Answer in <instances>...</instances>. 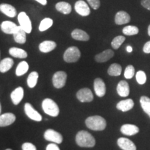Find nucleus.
<instances>
[{
  "mask_svg": "<svg viewBox=\"0 0 150 150\" xmlns=\"http://www.w3.org/2000/svg\"><path fill=\"white\" fill-rule=\"evenodd\" d=\"M76 142L81 147H93L96 141L91 134L86 131H79L76 134Z\"/></svg>",
  "mask_w": 150,
  "mask_h": 150,
  "instance_id": "1",
  "label": "nucleus"
},
{
  "mask_svg": "<svg viewBox=\"0 0 150 150\" xmlns=\"http://www.w3.org/2000/svg\"><path fill=\"white\" fill-rule=\"evenodd\" d=\"M86 125L88 128L93 131H103L106 127V121L99 115L91 116L86 118Z\"/></svg>",
  "mask_w": 150,
  "mask_h": 150,
  "instance_id": "2",
  "label": "nucleus"
},
{
  "mask_svg": "<svg viewBox=\"0 0 150 150\" xmlns=\"http://www.w3.org/2000/svg\"><path fill=\"white\" fill-rule=\"evenodd\" d=\"M42 108L46 114L52 117H57L59 115V106L52 99H45L42 102Z\"/></svg>",
  "mask_w": 150,
  "mask_h": 150,
  "instance_id": "3",
  "label": "nucleus"
},
{
  "mask_svg": "<svg viewBox=\"0 0 150 150\" xmlns=\"http://www.w3.org/2000/svg\"><path fill=\"white\" fill-rule=\"evenodd\" d=\"M81 57V52L76 47L72 46L67 48L63 54V59L67 63H75Z\"/></svg>",
  "mask_w": 150,
  "mask_h": 150,
  "instance_id": "4",
  "label": "nucleus"
},
{
  "mask_svg": "<svg viewBox=\"0 0 150 150\" xmlns=\"http://www.w3.org/2000/svg\"><path fill=\"white\" fill-rule=\"evenodd\" d=\"M67 77V75L66 72H63V71L56 72L52 77V83H53L54 87L58 89L64 87L66 83Z\"/></svg>",
  "mask_w": 150,
  "mask_h": 150,
  "instance_id": "5",
  "label": "nucleus"
},
{
  "mask_svg": "<svg viewBox=\"0 0 150 150\" xmlns=\"http://www.w3.org/2000/svg\"><path fill=\"white\" fill-rule=\"evenodd\" d=\"M44 138L47 141H50L56 144H61L63 142V136L55 130L52 129H47L44 133Z\"/></svg>",
  "mask_w": 150,
  "mask_h": 150,
  "instance_id": "6",
  "label": "nucleus"
},
{
  "mask_svg": "<svg viewBox=\"0 0 150 150\" xmlns=\"http://www.w3.org/2000/svg\"><path fill=\"white\" fill-rule=\"evenodd\" d=\"M20 26L27 33H30L32 31V25L29 16L24 12L20 13L18 17Z\"/></svg>",
  "mask_w": 150,
  "mask_h": 150,
  "instance_id": "7",
  "label": "nucleus"
},
{
  "mask_svg": "<svg viewBox=\"0 0 150 150\" xmlns=\"http://www.w3.org/2000/svg\"><path fill=\"white\" fill-rule=\"evenodd\" d=\"M24 112L27 117L32 120L36 122H40L42 120V115L37 110H35L32 105L29 103H26L24 104Z\"/></svg>",
  "mask_w": 150,
  "mask_h": 150,
  "instance_id": "8",
  "label": "nucleus"
},
{
  "mask_svg": "<svg viewBox=\"0 0 150 150\" xmlns=\"http://www.w3.org/2000/svg\"><path fill=\"white\" fill-rule=\"evenodd\" d=\"M76 98L81 102H91L93 100V94L88 88L80 89L76 93Z\"/></svg>",
  "mask_w": 150,
  "mask_h": 150,
  "instance_id": "9",
  "label": "nucleus"
},
{
  "mask_svg": "<svg viewBox=\"0 0 150 150\" xmlns=\"http://www.w3.org/2000/svg\"><path fill=\"white\" fill-rule=\"evenodd\" d=\"M74 9L78 14L81 16H88L91 13L88 5L83 0H79L75 3Z\"/></svg>",
  "mask_w": 150,
  "mask_h": 150,
  "instance_id": "10",
  "label": "nucleus"
},
{
  "mask_svg": "<svg viewBox=\"0 0 150 150\" xmlns=\"http://www.w3.org/2000/svg\"><path fill=\"white\" fill-rule=\"evenodd\" d=\"M94 91L95 94L99 97H104L106 94V85L101 78H97L94 81Z\"/></svg>",
  "mask_w": 150,
  "mask_h": 150,
  "instance_id": "11",
  "label": "nucleus"
},
{
  "mask_svg": "<svg viewBox=\"0 0 150 150\" xmlns=\"http://www.w3.org/2000/svg\"><path fill=\"white\" fill-rule=\"evenodd\" d=\"M16 117L12 112H6L0 116V127H5L12 125L16 121Z\"/></svg>",
  "mask_w": 150,
  "mask_h": 150,
  "instance_id": "12",
  "label": "nucleus"
},
{
  "mask_svg": "<svg viewBox=\"0 0 150 150\" xmlns=\"http://www.w3.org/2000/svg\"><path fill=\"white\" fill-rule=\"evenodd\" d=\"M117 142L119 147L122 150H136V146L128 138H120Z\"/></svg>",
  "mask_w": 150,
  "mask_h": 150,
  "instance_id": "13",
  "label": "nucleus"
},
{
  "mask_svg": "<svg viewBox=\"0 0 150 150\" xmlns=\"http://www.w3.org/2000/svg\"><path fill=\"white\" fill-rule=\"evenodd\" d=\"M122 134L127 136H134L139 132V128L134 125L131 124H125L120 128Z\"/></svg>",
  "mask_w": 150,
  "mask_h": 150,
  "instance_id": "14",
  "label": "nucleus"
},
{
  "mask_svg": "<svg viewBox=\"0 0 150 150\" xmlns=\"http://www.w3.org/2000/svg\"><path fill=\"white\" fill-rule=\"evenodd\" d=\"M114 56V52L111 50H106L95 56V59L97 63H104L112 59Z\"/></svg>",
  "mask_w": 150,
  "mask_h": 150,
  "instance_id": "15",
  "label": "nucleus"
},
{
  "mask_svg": "<svg viewBox=\"0 0 150 150\" xmlns=\"http://www.w3.org/2000/svg\"><path fill=\"white\" fill-rule=\"evenodd\" d=\"M24 97V89L22 87H18L14 90L11 94V98L15 105H18L21 102Z\"/></svg>",
  "mask_w": 150,
  "mask_h": 150,
  "instance_id": "16",
  "label": "nucleus"
},
{
  "mask_svg": "<svg viewBox=\"0 0 150 150\" xmlns=\"http://www.w3.org/2000/svg\"><path fill=\"white\" fill-rule=\"evenodd\" d=\"M18 28V26L11 21H4L1 24V31L6 34H13Z\"/></svg>",
  "mask_w": 150,
  "mask_h": 150,
  "instance_id": "17",
  "label": "nucleus"
},
{
  "mask_svg": "<svg viewBox=\"0 0 150 150\" xmlns=\"http://www.w3.org/2000/svg\"><path fill=\"white\" fill-rule=\"evenodd\" d=\"M130 16L125 11H118L115 15V22L116 24H118V25H122V24L128 23V22H130Z\"/></svg>",
  "mask_w": 150,
  "mask_h": 150,
  "instance_id": "18",
  "label": "nucleus"
},
{
  "mask_svg": "<svg viewBox=\"0 0 150 150\" xmlns=\"http://www.w3.org/2000/svg\"><path fill=\"white\" fill-rule=\"evenodd\" d=\"M117 93L120 97H127L130 93L129 83L126 81H120L117 84Z\"/></svg>",
  "mask_w": 150,
  "mask_h": 150,
  "instance_id": "19",
  "label": "nucleus"
},
{
  "mask_svg": "<svg viewBox=\"0 0 150 150\" xmlns=\"http://www.w3.org/2000/svg\"><path fill=\"white\" fill-rule=\"evenodd\" d=\"M134 106V101L131 99H127L125 100H122L119 102L116 105L117 109L121 110L122 112H127L132 109Z\"/></svg>",
  "mask_w": 150,
  "mask_h": 150,
  "instance_id": "20",
  "label": "nucleus"
},
{
  "mask_svg": "<svg viewBox=\"0 0 150 150\" xmlns=\"http://www.w3.org/2000/svg\"><path fill=\"white\" fill-rule=\"evenodd\" d=\"M26 32L20 26H18V29L13 34L14 40L19 44H24L27 41V36H26Z\"/></svg>",
  "mask_w": 150,
  "mask_h": 150,
  "instance_id": "21",
  "label": "nucleus"
},
{
  "mask_svg": "<svg viewBox=\"0 0 150 150\" xmlns=\"http://www.w3.org/2000/svg\"><path fill=\"white\" fill-rule=\"evenodd\" d=\"M0 11L6 16L10 17V18H14L17 15L16 8L8 4H1L0 5Z\"/></svg>",
  "mask_w": 150,
  "mask_h": 150,
  "instance_id": "22",
  "label": "nucleus"
},
{
  "mask_svg": "<svg viewBox=\"0 0 150 150\" xmlns=\"http://www.w3.org/2000/svg\"><path fill=\"white\" fill-rule=\"evenodd\" d=\"M56 47V43L52 40H45L39 45V50L43 53H48L54 50Z\"/></svg>",
  "mask_w": 150,
  "mask_h": 150,
  "instance_id": "23",
  "label": "nucleus"
},
{
  "mask_svg": "<svg viewBox=\"0 0 150 150\" xmlns=\"http://www.w3.org/2000/svg\"><path fill=\"white\" fill-rule=\"evenodd\" d=\"M71 35H72V38H74V40H76L88 41L90 39L89 35L86 31L79 29H74L72 32V33H71Z\"/></svg>",
  "mask_w": 150,
  "mask_h": 150,
  "instance_id": "24",
  "label": "nucleus"
},
{
  "mask_svg": "<svg viewBox=\"0 0 150 150\" xmlns=\"http://www.w3.org/2000/svg\"><path fill=\"white\" fill-rule=\"evenodd\" d=\"M56 9L61 13L67 15L72 11V6L70 4L65 1H60L56 4Z\"/></svg>",
  "mask_w": 150,
  "mask_h": 150,
  "instance_id": "25",
  "label": "nucleus"
},
{
  "mask_svg": "<svg viewBox=\"0 0 150 150\" xmlns=\"http://www.w3.org/2000/svg\"><path fill=\"white\" fill-rule=\"evenodd\" d=\"M14 64L13 60L11 58H5L1 60L0 63V72L1 73H5L10 70L11 67Z\"/></svg>",
  "mask_w": 150,
  "mask_h": 150,
  "instance_id": "26",
  "label": "nucleus"
},
{
  "mask_svg": "<svg viewBox=\"0 0 150 150\" xmlns=\"http://www.w3.org/2000/svg\"><path fill=\"white\" fill-rule=\"evenodd\" d=\"M9 54L11 56L18 59H26L27 57V53L25 50L18 47H11L9 49Z\"/></svg>",
  "mask_w": 150,
  "mask_h": 150,
  "instance_id": "27",
  "label": "nucleus"
},
{
  "mask_svg": "<svg viewBox=\"0 0 150 150\" xmlns=\"http://www.w3.org/2000/svg\"><path fill=\"white\" fill-rule=\"evenodd\" d=\"M29 64L27 63V62L26 61H22L18 65V66L16 67V76H20L24 75V74L27 72V71L29 70Z\"/></svg>",
  "mask_w": 150,
  "mask_h": 150,
  "instance_id": "28",
  "label": "nucleus"
},
{
  "mask_svg": "<svg viewBox=\"0 0 150 150\" xmlns=\"http://www.w3.org/2000/svg\"><path fill=\"white\" fill-rule=\"evenodd\" d=\"M107 72L110 76H120L122 72L121 65L117 64V63H112V64L110 65V67H108Z\"/></svg>",
  "mask_w": 150,
  "mask_h": 150,
  "instance_id": "29",
  "label": "nucleus"
},
{
  "mask_svg": "<svg viewBox=\"0 0 150 150\" xmlns=\"http://www.w3.org/2000/svg\"><path fill=\"white\" fill-rule=\"evenodd\" d=\"M140 103L142 110L147 114L150 117V98L147 96H142L140 97Z\"/></svg>",
  "mask_w": 150,
  "mask_h": 150,
  "instance_id": "30",
  "label": "nucleus"
},
{
  "mask_svg": "<svg viewBox=\"0 0 150 150\" xmlns=\"http://www.w3.org/2000/svg\"><path fill=\"white\" fill-rule=\"evenodd\" d=\"M39 75L37 72H32L28 76L27 82V85L29 88H34L38 83V79Z\"/></svg>",
  "mask_w": 150,
  "mask_h": 150,
  "instance_id": "31",
  "label": "nucleus"
},
{
  "mask_svg": "<svg viewBox=\"0 0 150 150\" xmlns=\"http://www.w3.org/2000/svg\"><path fill=\"white\" fill-rule=\"evenodd\" d=\"M53 24V20L51 18H46L43 19L42 21L40 22V25H39V31H45L48 29H50Z\"/></svg>",
  "mask_w": 150,
  "mask_h": 150,
  "instance_id": "32",
  "label": "nucleus"
},
{
  "mask_svg": "<svg viewBox=\"0 0 150 150\" xmlns=\"http://www.w3.org/2000/svg\"><path fill=\"white\" fill-rule=\"evenodd\" d=\"M122 32L125 35H134L138 34L139 32L138 28L135 26H127L124 28L122 30Z\"/></svg>",
  "mask_w": 150,
  "mask_h": 150,
  "instance_id": "33",
  "label": "nucleus"
},
{
  "mask_svg": "<svg viewBox=\"0 0 150 150\" xmlns=\"http://www.w3.org/2000/svg\"><path fill=\"white\" fill-rule=\"evenodd\" d=\"M125 37L123 35H118L113 38V40L111 42V46L114 50H117L122 45V44L125 42Z\"/></svg>",
  "mask_w": 150,
  "mask_h": 150,
  "instance_id": "34",
  "label": "nucleus"
},
{
  "mask_svg": "<svg viewBox=\"0 0 150 150\" xmlns=\"http://www.w3.org/2000/svg\"><path fill=\"white\" fill-rule=\"evenodd\" d=\"M136 79L137 82L140 84V85H143L146 83V81H147V76L145 72L143 71L140 70L136 74Z\"/></svg>",
  "mask_w": 150,
  "mask_h": 150,
  "instance_id": "35",
  "label": "nucleus"
},
{
  "mask_svg": "<svg viewBox=\"0 0 150 150\" xmlns=\"http://www.w3.org/2000/svg\"><path fill=\"white\" fill-rule=\"evenodd\" d=\"M135 74V68L133 65H129L126 67L125 70V77L127 79H130L133 78V76Z\"/></svg>",
  "mask_w": 150,
  "mask_h": 150,
  "instance_id": "36",
  "label": "nucleus"
},
{
  "mask_svg": "<svg viewBox=\"0 0 150 150\" xmlns=\"http://www.w3.org/2000/svg\"><path fill=\"white\" fill-rule=\"evenodd\" d=\"M22 150H37L36 147L31 142H24L22 145Z\"/></svg>",
  "mask_w": 150,
  "mask_h": 150,
  "instance_id": "37",
  "label": "nucleus"
},
{
  "mask_svg": "<svg viewBox=\"0 0 150 150\" xmlns=\"http://www.w3.org/2000/svg\"><path fill=\"white\" fill-rule=\"evenodd\" d=\"M90 6L95 10H97L100 6V1L99 0H87Z\"/></svg>",
  "mask_w": 150,
  "mask_h": 150,
  "instance_id": "38",
  "label": "nucleus"
},
{
  "mask_svg": "<svg viewBox=\"0 0 150 150\" xmlns=\"http://www.w3.org/2000/svg\"><path fill=\"white\" fill-rule=\"evenodd\" d=\"M56 143H51L49 144V145L46 147V150H60V148L57 145H56Z\"/></svg>",
  "mask_w": 150,
  "mask_h": 150,
  "instance_id": "39",
  "label": "nucleus"
},
{
  "mask_svg": "<svg viewBox=\"0 0 150 150\" xmlns=\"http://www.w3.org/2000/svg\"><path fill=\"white\" fill-rule=\"evenodd\" d=\"M141 5L144 8L150 11V0H141Z\"/></svg>",
  "mask_w": 150,
  "mask_h": 150,
  "instance_id": "40",
  "label": "nucleus"
},
{
  "mask_svg": "<svg viewBox=\"0 0 150 150\" xmlns=\"http://www.w3.org/2000/svg\"><path fill=\"white\" fill-rule=\"evenodd\" d=\"M143 52L145 54H149L150 53V41H148L146 42L145 45L143 47Z\"/></svg>",
  "mask_w": 150,
  "mask_h": 150,
  "instance_id": "41",
  "label": "nucleus"
},
{
  "mask_svg": "<svg viewBox=\"0 0 150 150\" xmlns=\"http://www.w3.org/2000/svg\"><path fill=\"white\" fill-rule=\"evenodd\" d=\"M35 1H38V3H40V4L42 5H46L47 3V0H35Z\"/></svg>",
  "mask_w": 150,
  "mask_h": 150,
  "instance_id": "42",
  "label": "nucleus"
},
{
  "mask_svg": "<svg viewBox=\"0 0 150 150\" xmlns=\"http://www.w3.org/2000/svg\"><path fill=\"white\" fill-rule=\"evenodd\" d=\"M127 51L129 52V53H131V52L133 51V49H132V47H131V46H127Z\"/></svg>",
  "mask_w": 150,
  "mask_h": 150,
  "instance_id": "43",
  "label": "nucleus"
},
{
  "mask_svg": "<svg viewBox=\"0 0 150 150\" xmlns=\"http://www.w3.org/2000/svg\"><path fill=\"white\" fill-rule=\"evenodd\" d=\"M148 35L150 36V25L148 27Z\"/></svg>",
  "mask_w": 150,
  "mask_h": 150,
  "instance_id": "44",
  "label": "nucleus"
},
{
  "mask_svg": "<svg viewBox=\"0 0 150 150\" xmlns=\"http://www.w3.org/2000/svg\"><path fill=\"white\" fill-rule=\"evenodd\" d=\"M6 150H12V149H6Z\"/></svg>",
  "mask_w": 150,
  "mask_h": 150,
  "instance_id": "45",
  "label": "nucleus"
}]
</instances>
